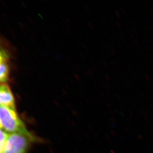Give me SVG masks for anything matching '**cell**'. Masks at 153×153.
Here are the masks:
<instances>
[{
    "instance_id": "6da1fadb",
    "label": "cell",
    "mask_w": 153,
    "mask_h": 153,
    "mask_svg": "<svg viewBox=\"0 0 153 153\" xmlns=\"http://www.w3.org/2000/svg\"><path fill=\"white\" fill-rule=\"evenodd\" d=\"M0 124L2 128L10 133H20L36 138L27 130L25 123L13 108L0 106Z\"/></svg>"
},
{
    "instance_id": "7a4b0ae2",
    "label": "cell",
    "mask_w": 153,
    "mask_h": 153,
    "mask_svg": "<svg viewBox=\"0 0 153 153\" xmlns=\"http://www.w3.org/2000/svg\"><path fill=\"white\" fill-rule=\"evenodd\" d=\"M37 141L26 135L10 133L6 141L4 153H27L31 142Z\"/></svg>"
},
{
    "instance_id": "3957f363",
    "label": "cell",
    "mask_w": 153,
    "mask_h": 153,
    "mask_svg": "<svg viewBox=\"0 0 153 153\" xmlns=\"http://www.w3.org/2000/svg\"><path fill=\"white\" fill-rule=\"evenodd\" d=\"M0 106L16 110V104L13 94L7 84H0Z\"/></svg>"
},
{
    "instance_id": "277c9868",
    "label": "cell",
    "mask_w": 153,
    "mask_h": 153,
    "mask_svg": "<svg viewBox=\"0 0 153 153\" xmlns=\"http://www.w3.org/2000/svg\"><path fill=\"white\" fill-rule=\"evenodd\" d=\"M10 68L7 62L0 64V83H4L9 80Z\"/></svg>"
},
{
    "instance_id": "5b68a950",
    "label": "cell",
    "mask_w": 153,
    "mask_h": 153,
    "mask_svg": "<svg viewBox=\"0 0 153 153\" xmlns=\"http://www.w3.org/2000/svg\"><path fill=\"white\" fill-rule=\"evenodd\" d=\"M8 137L7 133L0 129V153H4V147Z\"/></svg>"
},
{
    "instance_id": "8992f818",
    "label": "cell",
    "mask_w": 153,
    "mask_h": 153,
    "mask_svg": "<svg viewBox=\"0 0 153 153\" xmlns=\"http://www.w3.org/2000/svg\"><path fill=\"white\" fill-rule=\"evenodd\" d=\"M8 59V56L6 51L0 47V64L2 62H7Z\"/></svg>"
},
{
    "instance_id": "52a82bcc",
    "label": "cell",
    "mask_w": 153,
    "mask_h": 153,
    "mask_svg": "<svg viewBox=\"0 0 153 153\" xmlns=\"http://www.w3.org/2000/svg\"><path fill=\"white\" fill-rule=\"evenodd\" d=\"M2 126L1 125V124H0V129H1Z\"/></svg>"
}]
</instances>
